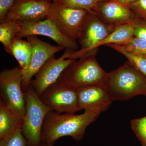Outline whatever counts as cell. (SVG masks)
Here are the masks:
<instances>
[{
    "mask_svg": "<svg viewBox=\"0 0 146 146\" xmlns=\"http://www.w3.org/2000/svg\"><path fill=\"white\" fill-rule=\"evenodd\" d=\"M51 0H15L8 11L4 22H36L49 16Z\"/></svg>",
    "mask_w": 146,
    "mask_h": 146,
    "instance_id": "obj_9",
    "label": "cell"
},
{
    "mask_svg": "<svg viewBox=\"0 0 146 146\" xmlns=\"http://www.w3.org/2000/svg\"><path fill=\"white\" fill-rule=\"evenodd\" d=\"M24 92L26 111L21 130L26 140L27 146H41L43 123L47 113L52 110L43 103L31 84Z\"/></svg>",
    "mask_w": 146,
    "mask_h": 146,
    "instance_id": "obj_4",
    "label": "cell"
},
{
    "mask_svg": "<svg viewBox=\"0 0 146 146\" xmlns=\"http://www.w3.org/2000/svg\"><path fill=\"white\" fill-rule=\"evenodd\" d=\"M100 115L89 110H84L80 115L50 110L46 115L42 127L41 145L53 146L56 141L65 136H70L76 141H81L87 127Z\"/></svg>",
    "mask_w": 146,
    "mask_h": 146,
    "instance_id": "obj_1",
    "label": "cell"
},
{
    "mask_svg": "<svg viewBox=\"0 0 146 146\" xmlns=\"http://www.w3.org/2000/svg\"><path fill=\"white\" fill-rule=\"evenodd\" d=\"M32 52V48L28 41L16 37L7 52L17 60L22 72L28 68L31 62Z\"/></svg>",
    "mask_w": 146,
    "mask_h": 146,
    "instance_id": "obj_15",
    "label": "cell"
},
{
    "mask_svg": "<svg viewBox=\"0 0 146 146\" xmlns=\"http://www.w3.org/2000/svg\"><path fill=\"white\" fill-rule=\"evenodd\" d=\"M22 82L20 68L4 69L0 74V98L23 121L25 114L26 102Z\"/></svg>",
    "mask_w": 146,
    "mask_h": 146,
    "instance_id": "obj_6",
    "label": "cell"
},
{
    "mask_svg": "<svg viewBox=\"0 0 146 146\" xmlns=\"http://www.w3.org/2000/svg\"><path fill=\"white\" fill-rule=\"evenodd\" d=\"M129 6L136 16L146 20V0H136Z\"/></svg>",
    "mask_w": 146,
    "mask_h": 146,
    "instance_id": "obj_24",
    "label": "cell"
},
{
    "mask_svg": "<svg viewBox=\"0 0 146 146\" xmlns=\"http://www.w3.org/2000/svg\"><path fill=\"white\" fill-rule=\"evenodd\" d=\"M40 99L50 109L58 113H74L81 110L76 88L57 82L48 87Z\"/></svg>",
    "mask_w": 146,
    "mask_h": 146,
    "instance_id": "obj_8",
    "label": "cell"
},
{
    "mask_svg": "<svg viewBox=\"0 0 146 146\" xmlns=\"http://www.w3.org/2000/svg\"><path fill=\"white\" fill-rule=\"evenodd\" d=\"M134 30V36L146 40V20L136 15L131 23Z\"/></svg>",
    "mask_w": 146,
    "mask_h": 146,
    "instance_id": "obj_23",
    "label": "cell"
},
{
    "mask_svg": "<svg viewBox=\"0 0 146 146\" xmlns=\"http://www.w3.org/2000/svg\"><path fill=\"white\" fill-rule=\"evenodd\" d=\"M70 52L66 49L59 58L54 56L50 58L35 74L30 84L39 96L48 87L57 82L65 68L74 60L67 58Z\"/></svg>",
    "mask_w": 146,
    "mask_h": 146,
    "instance_id": "obj_11",
    "label": "cell"
},
{
    "mask_svg": "<svg viewBox=\"0 0 146 146\" xmlns=\"http://www.w3.org/2000/svg\"><path fill=\"white\" fill-rule=\"evenodd\" d=\"M15 0H0V22H3L7 13L11 6L13 5Z\"/></svg>",
    "mask_w": 146,
    "mask_h": 146,
    "instance_id": "obj_25",
    "label": "cell"
},
{
    "mask_svg": "<svg viewBox=\"0 0 146 146\" xmlns=\"http://www.w3.org/2000/svg\"><path fill=\"white\" fill-rule=\"evenodd\" d=\"M96 55V54L85 55L78 61L74 59L57 82L76 88L104 83L108 73L98 63Z\"/></svg>",
    "mask_w": 146,
    "mask_h": 146,
    "instance_id": "obj_3",
    "label": "cell"
},
{
    "mask_svg": "<svg viewBox=\"0 0 146 146\" xmlns=\"http://www.w3.org/2000/svg\"><path fill=\"white\" fill-rule=\"evenodd\" d=\"M131 126L142 146H146V116L131 120Z\"/></svg>",
    "mask_w": 146,
    "mask_h": 146,
    "instance_id": "obj_22",
    "label": "cell"
},
{
    "mask_svg": "<svg viewBox=\"0 0 146 146\" xmlns=\"http://www.w3.org/2000/svg\"><path fill=\"white\" fill-rule=\"evenodd\" d=\"M104 84L112 102L146 96V77L128 61L108 74Z\"/></svg>",
    "mask_w": 146,
    "mask_h": 146,
    "instance_id": "obj_2",
    "label": "cell"
},
{
    "mask_svg": "<svg viewBox=\"0 0 146 146\" xmlns=\"http://www.w3.org/2000/svg\"><path fill=\"white\" fill-rule=\"evenodd\" d=\"M48 146L46 145H42V146Z\"/></svg>",
    "mask_w": 146,
    "mask_h": 146,
    "instance_id": "obj_27",
    "label": "cell"
},
{
    "mask_svg": "<svg viewBox=\"0 0 146 146\" xmlns=\"http://www.w3.org/2000/svg\"><path fill=\"white\" fill-rule=\"evenodd\" d=\"M0 146H27V141L21 129L14 131L5 138L0 140Z\"/></svg>",
    "mask_w": 146,
    "mask_h": 146,
    "instance_id": "obj_21",
    "label": "cell"
},
{
    "mask_svg": "<svg viewBox=\"0 0 146 146\" xmlns=\"http://www.w3.org/2000/svg\"><path fill=\"white\" fill-rule=\"evenodd\" d=\"M107 0H55V2L75 9H82L98 15L100 3Z\"/></svg>",
    "mask_w": 146,
    "mask_h": 146,
    "instance_id": "obj_19",
    "label": "cell"
},
{
    "mask_svg": "<svg viewBox=\"0 0 146 146\" xmlns=\"http://www.w3.org/2000/svg\"><path fill=\"white\" fill-rule=\"evenodd\" d=\"M23 121L0 98V140L18 129H21Z\"/></svg>",
    "mask_w": 146,
    "mask_h": 146,
    "instance_id": "obj_16",
    "label": "cell"
},
{
    "mask_svg": "<svg viewBox=\"0 0 146 146\" xmlns=\"http://www.w3.org/2000/svg\"><path fill=\"white\" fill-rule=\"evenodd\" d=\"M80 110H89L100 114L112 102L104 83L76 88Z\"/></svg>",
    "mask_w": 146,
    "mask_h": 146,
    "instance_id": "obj_13",
    "label": "cell"
},
{
    "mask_svg": "<svg viewBox=\"0 0 146 146\" xmlns=\"http://www.w3.org/2000/svg\"><path fill=\"white\" fill-rule=\"evenodd\" d=\"M88 11L75 9L52 2L49 18L61 34L76 41Z\"/></svg>",
    "mask_w": 146,
    "mask_h": 146,
    "instance_id": "obj_7",
    "label": "cell"
},
{
    "mask_svg": "<svg viewBox=\"0 0 146 146\" xmlns=\"http://www.w3.org/2000/svg\"><path fill=\"white\" fill-rule=\"evenodd\" d=\"M98 15L105 23L116 26L131 24L136 16L129 5L115 0H107L100 3Z\"/></svg>",
    "mask_w": 146,
    "mask_h": 146,
    "instance_id": "obj_14",
    "label": "cell"
},
{
    "mask_svg": "<svg viewBox=\"0 0 146 146\" xmlns=\"http://www.w3.org/2000/svg\"><path fill=\"white\" fill-rule=\"evenodd\" d=\"M117 27L105 23L95 13L87 12L78 39L81 49L71 52L68 54V58L75 60L85 55L97 54V44Z\"/></svg>",
    "mask_w": 146,
    "mask_h": 146,
    "instance_id": "obj_5",
    "label": "cell"
},
{
    "mask_svg": "<svg viewBox=\"0 0 146 146\" xmlns=\"http://www.w3.org/2000/svg\"><path fill=\"white\" fill-rule=\"evenodd\" d=\"M119 2L122 3L126 5H129L131 3L134 2L136 0H115Z\"/></svg>",
    "mask_w": 146,
    "mask_h": 146,
    "instance_id": "obj_26",
    "label": "cell"
},
{
    "mask_svg": "<svg viewBox=\"0 0 146 146\" xmlns=\"http://www.w3.org/2000/svg\"><path fill=\"white\" fill-rule=\"evenodd\" d=\"M119 45L124 50L135 53L146 54V40L133 36Z\"/></svg>",
    "mask_w": 146,
    "mask_h": 146,
    "instance_id": "obj_20",
    "label": "cell"
},
{
    "mask_svg": "<svg viewBox=\"0 0 146 146\" xmlns=\"http://www.w3.org/2000/svg\"><path fill=\"white\" fill-rule=\"evenodd\" d=\"M107 46L112 48L125 56L127 61L146 77V54H141L127 51L119 45L115 44Z\"/></svg>",
    "mask_w": 146,
    "mask_h": 146,
    "instance_id": "obj_18",
    "label": "cell"
},
{
    "mask_svg": "<svg viewBox=\"0 0 146 146\" xmlns=\"http://www.w3.org/2000/svg\"><path fill=\"white\" fill-rule=\"evenodd\" d=\"M17 22L19 30L16 37L22 38L31 35H42L50 38L58 46L66 49L72 52L78 50L76 41L68 39L61 34L49 18L36 22Z\"/></svg>",
    "mask_w": 146,
    "mask_h": 146,
    "instance_id": "obj_10",
    "label": "cell"
},
{
    "mask_svg": "<svg viewBox=\"0 0 146 146\" xmlns=\"http://www.w3.org/2000/svg\"><path fill=\"white\" fill-rule=\"evenodd\" d=\"M19 30L18 22H4L0 25V42L7 52Z\"/></svg>",
    "mask_w": 146,
    "mask_h": 146,
    "instance_id": "obj_17",
    "label": "cell"
},
{
    "mask_svg": "<svg viewBox=\"0 0 146 146\" xmlns=\"http://www.w3.org/2000/svg\"><path fill=\"white\" fill-rule=\"evenodd\" d=\"M27 41L32 48L31 62L26 71L22 72V89L24 91L30 84L32 78L47 60L65 48L53 46L39 39L35 35L27 36Z\"/></svg>",
    "mask_w": 146,
    "mask_h": 146,
    "instance_id": "obj_12",
    "label": "cell"
},
{
    "mask_svg": "<svg viewBox=\"0 0 146 146\" xmlns=\"http://www.w3.org/2000/svg\"><path fill=\"white\" fill-rule=\"evenodd\" d=\"M51 1H52V2H54L55 0H51Z\"/></svg>",
    "mask_w": 146,
    "mask_h": 146,
    "instance_id": "obj_28",
    "label": "cell"
}]
</instances>
